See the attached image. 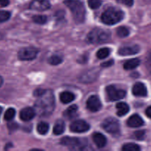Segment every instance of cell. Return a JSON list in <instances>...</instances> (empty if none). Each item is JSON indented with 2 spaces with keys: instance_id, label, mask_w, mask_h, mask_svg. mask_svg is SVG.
<instances>
[{
  "instance_id": "6da1fadb",
  "label": "cell",
  "mask_w": 151,
  "mask_h": 151,
  "mask_svg": "<svg viewBox=\"0 0 151 151\" xmlns=\"http://www.w3.org/2000/svg\"><path fill=\"white\" fill-rule=\"evenodd\" d=\"M55 109V97L51 90H45L38 97L35 103V114L41 116H48L52 114Z\"/></svg>"
},
{
  "instance_id": "7a4b0ae2",
  "label": "cell",
  "mask_w": 151,
  "mask_h": 151,
  "mask_svg": "<svg viewBox=\"0 0 151 151\" xmlns=\"http://www.w3.org/2000/svg\"><path fill=\"white\" fill-rule=\"evenodd\" d=\"M64 4L71 10L74 21L81 24L85 21L86 9L83 4L79 0H65Z\"/></svg>"
},
{
  "instance_id": "3957f363",
  "label": "cell",
  "mask_w": 151,
  "mask_h": 151,
  "mask_svg": "<svg viewBox=\"0 0 151 151\" xmlns=\"http://www.w3.org/2000/svg\"><path fill=\"white\" fill-rule=\"evenodd\" d=\"M111 38V32L107 29L94 28L87 35V41L90 44H102L107 42Z\"/></svg>"
},
{
  "instance_id": "277c9868",
  "label": "cell",
  "mask_w": 151,
  "mask_h": 151,
  "mask_svg": "<svg viewBox=\"0 0 151 151\" xmlns=\"http://www.w3.org/2000/svg\"><path fill=\"white\" fill-rule=\"evenodd\" d=\"M124 13L119 9L111 7L106 10L101 16V20L107 25H113L122 20Z\"/></svg>"
},
{
  "instance_id": "5b68a950",
  "label": "cell",
  "mask_w": 151,
  "mask_h": 151,
  "mask_svg": "<svg viewBox=\"0 0 151 151\" xmlns=\"http://www.w3.org/2000/svg\"><path fill=\"white\" fill-rule=\"evenodd\" d=\"M60 144L68 147L71 150H82L86 146V141L84 139H78L75 137H63L60 140Z\"/></svg>"
},
{
  "instance_id": "8992f818",
  "label": "cell",
  "mask_w": 151,
  "mask_h": 151,
  "mask_svg": "<svg viewBox=\"0 0 151 151\" xmlns=\"http://www.w3.org/2000/svg\"><path fill=\"white\" fill-rule=\"evenodd\" d=\"M102 127L106 132L113 134V135L119 134V131H120L119 122L113 117H109L105 119L102 124Z\"/></svg>"
},
{
  "instance_id": "52a82bcc",
  "label": "cell",
  "mask_w": 151,
  "mask_h": 151,
  "mask_svg": "<svg viewBox=\"0 0 151 151\" xmlns=\"http://www.w3.org/2000/svg\"><path fill=\"white\" fill-rule=\"evenodd\" d=\"M106 94L108 98L111 101H116L124 98L126 95L125 91L122 89H119L114 86H109L106 87Z\"/></svg>"
},
{
  "instance_id": "ba28073f",
  "label": "cell",
  "mask_w": 151,
  "mask_h": 151,
  "mask_svg": "<svg viewBox=\"0 0 151 151\" xmlns=\"http://www.w3.org/2000/svg\"><path fill=\"white\" fill-rule=\"evenodd\" d=\"M38 50L35 47H29L22 48L18 53L19 58L22 60H32L36 58Z\"/></svg>"
},
{
  "instance_id": "9c48e42d",
  "label": "cell",
  "mask_w": 151,
  "mask_h": 151,
  "mask_svg": "<svg viewBox=\"0 0 151 151\" xmlns=\"http://www.w3.org/2000/svg\"><path fill=\"white\" fill-rule=\"evenodd\" d=\"M99 70L96 68L88 69L83 72L79 77V81L83 83H90L97 79L99 76Z\"/></svg>"
},
{
  "instance_id": "30bf717a",
  "label": "cell",
  "mask_w": 151,
  "mask_h": 151,
  "mask_svg": "<svg viewBox=\"0 0 151 151\" xmlns=\"http://www.w3.org/2000/svg\"><path fill=\"white\" fill-rule=\"evenodd\" d=\"M89 125L84 120H76L72 122L70 125V130L72 132L83 133L88 131Z\"/></svg>"
},
{
  "instance_id": "8fae6325",
  "label": "cell",
  "mask_w": 151,
  "mask_h": 151,
  "mask_svg": "<svg viewBox=\"0 0 151 151\" xmlns=\"http://www.w3.org/2000/svg\"><path fill=\"white\" fill-rule=\"evenodd\" d=\"M86 106L89 111L92 112L98 111L102 107V103L100 98L96 95H92L88 99Z\"/></svg>"
},
{
  "instance_id": "7c38bea8",
  "label": "cell",
  "mask_w": 151,
  "mask_h": 151,
  "mask_svg": "<svg viewBox=\"0 0 151 151\" xmlns=\"http://www.w3.org/2000/svg\"><path fill=\"white\" fill-rule=\"evenodd\" d=\"M50 7V3L47 0H33L30 3L29 8L31 10L44 11L48 10Z\"/></svg>"
},
{
  "instance_id": "4fadbf2b",
  "label": "cell",
  "mask_w": 151,
  "mask_h": 151,
  "mask_svg": "<svg viewBox=\"0 0 151 151\" xmlns=\"http://www.w3.org/2000/svg\"><path fill=\"white\" fill-rule=\"evenodd\" d=\"M133 94L137 97H146L147 94V88L142 83H137L132 88Z\"/></svg>"
},
{
  "instance_id": "5bb4252c",
  "label": "cell",
  "mask_w": 151,
  "mask_h": 151,
  "mask_svg": "<svg viewBox=\"0 0 151 151\" xmlns=\"http://www.w3.org/2000/svg\"><path fill=\"white\" fill-rule=\"evenodd\" d=\"M139 47L138 45L126 46V47H121L118 52L120 55H132L137 54L139 52Z\"/></svg>"
},
{
  "instance_id": "9a60e30c",
  "label": "cell",
  "mask_w": 151,
  "mask_h": 151,
  "mask_svg": "<svg viewBox=\"0 0 151 151\" xmlns=\"http://www.w3.org/2000/svg\"><path fill=\"white\" fill-rule=\"evenodd\" d=\"M35 116V111L30 107H27L22 109L20 111V119L24 122H28L33 119Z\"/></svg>"
},
{
  "instance_id": "2e32d148",
  "label": "cell",
  "mask_w": 151,
  "mask_h": 151,
  "mask_svg": "<svg viewBox=\"0 0 151 151\" xmlns=\"http://www.w3.org/2000/svg\"><path fill=\"white\" fill-rule=\"evenodd\" d=\"M127 124L131 128H138L144 125V120L138 114H134L128 119Z\"/></svg>"
},
{
  "instance_id": "e0dca14e",
  "label": "cell",
  "mask_w": 151,
  "mask_h": 151,
  "mask_svg": "<svg viewBox=\"0 0 151 151\" xmlns=\"http://www.w3.org/2000/svg\"><path fill=\"white\" fill-rule=\"evenodd\" d=\"M93 140H94V142L95 143V145L99 148H102V147H105L106 143H107V140H106L105 136L100 134V133H95L93 135Z\"/></svg>"
},
{
  "instance_id": "ac0fdd59",
  "label": "cell",
  "mask_w": 151,
  "mask_h": 151,
  "mask_svg": "<svg viewBox=\"0 0 151 151\" xmlns=\"http://www.w3.org/2000/svg\"><path fill=\"white\" fill-rule=\"evenodd\" d=\"M140 64V60L138 58H133L125 61L124 63V69L125 70H131L137 68Z\"/></svg>"
},
{
  "instance_id": "d6986e66",
  "label": "cell",
  "mask_w": 151,
  "mask_h": 151,
  "mask_svg": "<svg viewBox=\"0 0 151 151\" xmlns=\"http://www.w3.org/2000/svg\"><path fill=\"white\" fill-rule=\"evenodd\" d=\"M116 109H117V115L119 116H125L126 114L128 113L129 111V106H128V104H126L125 103H119L116 104Z\"/></svg>"
},
{
  "instance_id": "ffe728a7",
  "label": "cell",
  "mask_w": 151,
  "mask_h": 151,
  "mask_svg": "<svg viewBox=\"0 0 151 151\" xmlns=\"http://www.w3.org/2000/svg\"><path fill=\"white\" fill-rule=\"evenodd\" d=\"M60 100L63 103L67 104V103H71L75 100V95L69 91H63L60 94Z\"/></svg>"
},
{
  "instance_id": "44dd1931",
  "label": "cell",
  "mask_w": 151,
  "mask_h": 151,
  "mask_svg": "<svg viewBox=\"0 0 151 151\" xmlns=\"http://www.w3.org/2000/svg\"><path fill=\"white\" fill-rule=\"evenodd\" d=\"M65 131V123L62 120H58L53 128V133L55 135H60Z\"/></svg>"
},
{
  "instance_id": "7402d4cb",
  "label": "cell",
  "mask_w": 151,
  "mask_h": 151,
  "mask_svg": "<svg viewBox=\"0 0 151 151\" xmlns=\"http://www.w3.org/2000/svg\"><path fill=\"white\" fill-rule=\"evenodd\" d=\"M78 108L76 105H72V106H69L66 111H65L64 115L65 116L68 118V119H72V118H74L77 115V113H78Z\"/></svg>"
},
{
  "instance_id": "603a6c76",
  "label": "cell",
  "mask_w": 151,
  "mask_h": 151,
  "mask_svg": "<svg viewBox=\"0 0 151 151\" xmlns=\"http://www.w3.org/2000/svg\"><path fill=\"white\" fill-rule=\"evenodd\" d=\"M49 128H50V126H49V124L47 123V122H39L37 125V131L41 135H45L48 132Z\"/></svg>"
},
{
  "instance_id": "cb8c5ba5",
  "label": "cell",
  "mask_w": 151,
  "mask_h": 151,
  "mask_svg": "<svg viewBox=\"0 0 151 151\" xmlns=\"http://www.w3.org/2000/svg\"><path fill=\"white\" fill-rule=\"evenodd\" d=\"M122 150L123 151H139L140 147L134 143H128L124 145Z\"/></svg>"
},
{
  "instance_id": "d4e9b609",
  "label": "cell",
  "mask_w": 151,
  "mask_h": 151,
  "mask_svg": "<svg viewBox=\"0 0 151 151\" xmlns=\"http://www.w3.org/2000/svg\"><path fill=\"white\" fill-rule=\"evenodd\" d=\"M62 60H63V58H62L60 56L57 55H52L51 57L49 58V59H48L49 63L51 65H53V66L60 64V63H61Z\"/></svg>"
},
{
  "instance_id": "484cf974",
  "label": "cell",
  "mask_w": 151,
  "mask_h": 151,
  "mask_svg": "<svg viewBox=\"0 0 151 151\" xmlns=\"http://www.w3.org/2000/svg\"><path fill=\"white\" fill-rule=\"evenodd\" d=\"M110 54V50L109 48H102L97 51V57L99 59H105Z\"/></svg>"
},
{
  "instance_id": "4316f807",
  "label": "cell",
  "mask_w": 151,
  "mask_h": 151,
  "mask_svg": "<svg viewBox=\"0 0 151 151\" xmlns=\"http://www.w3.org/2000/svg\"><path fill=\"white\" fill-rule=\"evenodd\" d=\"M129 29L125 27H119L116 29V34L120 38H125L129 35Z\"/></svg>"
},
{
  "instance_id": "83f0119b",
  "label": "cell",
  "mask_w": 151,
  "mask_h": 151,
  "mask_svg": "<svg viewBox=\"0 0 151 151\" xmlns=\"http://www.w3.org/2000/svg\"><path fill=\"white\" fill-rule=\"evenodd\" d=\"M32 20L35 23L39 24H44L47 23V17L44 15H35L32 18Z\"/></svg>"
},
{
  "instance_id": "f1b7e54d",
  "label": "cell",
  "mask_w": 151,
  "mask_h": 151,
  "mask_svg": "<svg viewBox=\"0 0 151 151\" xmlns=\"http://www.w3.org/2000/svg\"><path fill=\"white\" fill-rule=\"evenodd\" d=\"M15 115H16V111L13 108H10L8 109L6 111L5 114H4V119L7 121H10L15 117Z\"/></svg>"
},
{
  "instance_id": "f546056e",
  "label": "cell",
  "mask_w": 151,
  "mask_h": 151,
  "mask_svg": "<svg viewBox=\"0 0 151 151\" xmlns=\"http://www.w3.org/2000/svg\"><path fill=\"white\" fill-rule=\"evenodd\" d=\"M88 4L90 8L95 10L101 6L102 0H88Z\"/></svg>"
},
{
  "instance_id": "4dcf8cb0",
  "label": "cell",
  "mask_w": 151,
  "mask_h": 151,
  "mask_svg": "<svg viewBox=\"0 0 151 151\" xmlns=\"http://www.w3.org/2000/svg\"><path fill=\"white\" fill-rule=\"evenodd\" d=\"M10 17V13L7 11L0 10V23L6 22L8 20Z\"/></svg>"
},
{
  "instance_id": "1f68e13d",
  "label": "cell",
  "mask_w": 151,
  "mask_h": 151,
  "mask_svg": "<svg viewBox=\"0 0 151 151\" xmlns=\"http://www.w3.org/2000/svg\"><path fill=\"white\" fill-rule=\"evenodd\" d=\"M134 137L137 140H143L145 137V131H138L134 134Z\"/></svg>"
},
{
  "instance_id": "d6a6232c",
  "label": "cell",
  "mask_w": 151,
  "mask_h": 151,
  "mask_svg": "<svg viewBox=\"0 0 151 151\" xmlns=\"http://www.w3.org/2000/svg\"><path fill=\"white\" fill-rule=\"evenodd\" d=\"M117 1L120 4L128 6V7H131L134 4V0H117Z\"/></svg>"
},
{
  "instance_id": "836d02e7",
  "label": "cell",
  "mask_w": 151,
  "mask_h": 151,
  "mask_svg": "<svg viewBox=\"0 0 151 151\" xmlns=\"http://www.w3.org/2000/svg\"><path fill=\"white\" fill-rule=\"evenodd\" d=\"M146 66L148 70L151 72V51L147 54V58H146Z\"/></svg>"
},
{
  "instance_id": "e575fe53",
  "label": "cell",
  "mask_w": 151,
  "mask_h": 151,
  "mask_svg": "<svg viewBox=\"0 0 151 151\" xmlns=\"http://www.w3.org/2000/svg\"><path fill=\"white\" fill-rule=\"evenodd\" d=\"M18 128V125L16 123H9L8 124V129L10 131H14Z\"/></svg>"
},
{
  "instance_id": "d590c367",
  "label": "cell",
  "mask_w": 151,
  "mask_h": 151,
  "mask_svg": "<svg viewBox=\"0 0 151 151\" xmlns=\"http://www.w3.org/2000/svg\"><path fill=\"white\" fill-rule=\"evenodd\" d=\"M114 64V60H109L108 61L104 62L101 64L102 67H109V66H112Z\"/></svg>"
},
{
  "instance_id": "8d00e7d4",
  "label": "cell",
  "mask_w": 151,
  "mask_h": 151,
  "mask_svg": "<svg viewBox=\"0 0 151 151\" xmlns=\"http://www.w3.org/2000/svg\"><path fill=\"white\" fill-rule=\"evenodd\" d=\"M44 91H45V90L41 89V88H38V89H36V90H35V91L33 92L34 96H35V97H39L40 95H41V94H42L44 92Z\"/></svg>"
},
{
  "instance_id": "74e56055",
  "label": "cell",
  "mask_w": 151,
  "mask_h": 151,
  "mask_svg": "<svg viewBox=\"0 0 151 151\" xmlns=\"http://www.w3.org/2000/svg\"><path fill=\"white\" fill-rule=\"evenodd\" d=\"M10 3L9 0H0V4H1L2 7H6Z\"/></svg>"
},
{
  "instance_id": "f35d334b",
  "label": "cell",
  "mask_w": 151,
  "mask_h": 151,
  "mask_svg": "<svg viewBox=\"0 0 151 151\" xmlns=\"http://www.w3.org/2000/svg\"><path fill=\"white\" fill-rule=\"evenodd\" d=\"M145 114L147 116V117L150 118L151 119V106H150V107H148L147 109H146Z\"/></svg>"
},
{
  "instance_id": "ab89813d",
  "label": "cell",
  "mask_w": 151,
  "mask_h": 151,
  "mask_svg": "<svg viewBox=\"0 0 151 151\" xmlns=\"http://www.w3.org/2000/svg\"><path fill=\"white\" fill-rule=\"evenodd\" d=\"M2 84H3V78L0 76V87L2 86Z\"/></svg>"
},
{
  "instance_id": "60d3db41",
  "label": "cell",
  "mask_w": 151,
  "mask_h": 151,
  "mask_svg": "<svg viewBox=\"0 0 151 151\" xmlns=\"http://www.w3.org/2000/svg\"><path fill=\"white\" fill-rule=\"evenodd\" d=\"M1 112H2V108L0 106V116H1Z\"/></svg>"
},
{
  "instance_id": "b9f144b4",
  "label": "cell",
  "mask_w": 151,
  "mask_h": 151,
  "mask_svg": "<svg viewBox=\"0 0 151 151\" xmlns=\"http://www.w3.org/2000/svg\"><path fill=\"white\" fill-rule=\"evenodd\" d=\"M3 36H4V35H3L2 34H1V33H0V40H1V38H3Z\"/></svg>"
}]
</instances>
